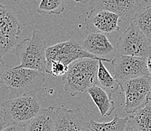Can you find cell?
Listing matches in <instances>:
<instances>
[{"label":"cell","mask_w":151,"mask_h":131,"mask_svg":"<svg viewBox=\"0 0 151 131\" xmlns=\"http://www.w3.org/2000/svg\"><path fill=\"white\" fill-rule=\"evenodd\" d=\"M126 131H137V130H135L133 129L132 127H130L129 125L128 124H127V127H126Z\"/></svg>","instance_id":"cell-26"},{"label":"cell","mask_w":151,"mask_h":131,"mask_svg":"<svg viewBox=\"0 0 151 131\" xmlns=\"http://www.w3.org/2000/svg\"><path fill=\"white\" fill-rule=\"evenodd\" d=\"M84 58L96 59L102 61L111 62V60L101 59L93 56L75 40L70 39L47 48L46 61H57L68 67L71 63Z\"/></svg>","instance_id":"cell-7"},{"label":"cell","mask_w":151,"mask_h":131,"mask_svg":"<svg viewBox=\"0 0 151 131\" xmlns=\"http://www.w3.org/2000/svg\"><path fill=\"white\" fill-rule=\"evenodd\" d=\"M86 93L92 98L98 107L101 117L110 116L115 109L114 103L111 100V95L98 85H93L87 90Z\"/></svg>","instance_id":"cell-15"},{"label":"cell","mask_w":151,"mask_h":131,"mask_svg":"<svg viewBox=\"0 0 151 131\" xmlns=\"http://www.w3.org/2000/svg\"><path fill=\"white\" fill-rule=\"evenodd\" d=\"M148 101L151 103V88H150V90L149 94H148Z\"/></svg>","instance_id":"cell-27"},{"label":"cell","mask_w":151,"mask_h":131,"mask_svg":"<svg viewBox=\"0 0 151 131\" xmlns=\"http://www.w3.org/2000/svg\"><path fill=\"white\" fill-rule=\"evenodd\" d=\"M21 33V27L13 12L0 4V59L14 48Z\"/></svg>","instance_id":"cell-9"},{"label":"cell","mask_w":151,"mask_h":131,"mask_svg":"<svg viewBox=\"0 0 151 131\" xmlns=\"http://www.w3.org/2000/svg\"><path fill=\"white\" fill-rule=\"evenodd\" d=\"M45 80V73L36 70L5 65L0 81L10 90L11 97L35 94Z\"/></svg>","instance_id":"cell-1"},{"label":"cell","mask_w":151,"mask_h":131,"mask_svg":"<svg viewBox=\"0 0 151 131\" xmlns=\"http://www.w3.org/2000/svg\"><path fill=\"white\" fill-rule=\"evenodd\" d=\"M75 1L77 2H80V3H88L93 0H75Z\"/></svg>","instance_id":"cell-25"},{"label":"cell","mask_w":151,"mask_h":131,"mask_svg":"<svg viewBox=\"0 0 151 131\" xmlns=\"http://www.w3.org/2000/svg\"><path fill=\"white\" fill-rule=\"evenodd\" d=\"M99 6V9H105L117 14L121 19L130 20L142 9L141 0H93Z\"/></svg>","instance_id":"cell-12"},{"label":"cell","mask_w":151,"mask_h":131,"mask_svg":"<svg viewBox=\"0 0 151 131\" xmlns=\"http://www.w3.org/2000/svg\"><path fill=\"white\" fill-rule=\"evenodd\" d=\"M128 124L137 131H151V103L138 109L128 117Z\"/></svg>","instance_id":"cell-16"},{"label":"cell","mask_w":151,"mask_h":131,"mask_svg":"<svg viewBox=\"0 0 151 131\" xmlns=\"http://www.w3.org/2000/svg\"><path fill=\"white\" fill-rule=\"evenodd\" d=\"M146 62V57L116 54L111 61L113 66L114 78L119 84L140 77L150 75Z\"/></svg>","instance_id":"cell-8"},{"label":"cell","mask_w":151,"mask_h":131,"mask_svg":"<svg viewBox=\"0 0 151 131\" xmlns=\"http://www.w3.org/2000/svg\"><path fill=\"white\" fill-rule=\"evenodd\" d=\"M0 116H2V109H1V107H0Z\"/></svg>","instance_id":"cell-29"},{"label":"cell","mask_w":151,"mask_h":131,"mask_svg":"<svg viewBox=\"0 0 151 131\" xmlns=\"http://www.w3.org/2000/svg\"><path fill=\"white\" fill-rule=\"evenodd\" d=\"M116 54L128 56L147 57L151 55L149 41L133 21L116 42Z\"/></svg>","instance_id":"cell-5"},{"label":"cell","mask_w":151,"mask_h":131,"mask_svg":"<svg viewBox=\"0 0 151 131\" xmlns=\"http://www.w3.org/2000/svg\"><path fill=\"white\" fill-rule=\"evenodd\" d=\"M132 21L139 27L147 37L151 46V5L141 9Z\"/></svg>","instance_id":"cell-19"},{"label":"cell","mask_w":151,"mask_h":131,"mask_svg":"<svg viewBox=\"0 0 151 131\" xmlns=\"http://www.w3.org/2000/svg\"><path fill=\"white\" fill-rule=\"evenodd\" d=\"M99 60L84 58L71 63L68 70L62 76L63 88L71 96L86 93L87 90L97 85Z\"/></svg>","instance_id":"cell-2"},{"label":"cell","mask_w":151,"mask_h":131,"mask_svg":"<svg viewBox=\"0 0 151 131\" xmlns=\"http://www.w3.org/2000/svg\"><path fill=\"white\" fill-rule=\"evenodd\" d=\"M5 65L6 64H5L3 61H2V59H0V75H1V73H2V70H3L4 68H5Z\"/></svg>","instance_id":"cell-24"},{"label":"cell","mask_w":151,"mask_h":131,"mask_svg":"<svg viewBox=\"0 0 151 131\" xmlns=\"http://www.w3.org/2000/svg\"><path fill=\"white\" fill-rule=\"evenodd\" d=\"M55 131H90L89 117L82 108L68 109L59 106L55 110Z\"/></svg>","instance_id":"cell-10"},{"label":"cell","mask_w":151,"mask_h":131,"mask_svg":"<svg viewBox=\"0 0 151 131\" xmlns=\"http://www.w3.org/2000/svg\"><path fill=\"white\" fill-rule=\"evenodd\" d=\"M147 68L148 72H149V74L151 75V55H150L149 56L147 57Z\"/></svg>","instance_id":"cell-22"},{"label":"cell","mask_w":151,"mask_h":131,"mask_svg":"<svg viewBox=\"0 0 151 131\" xmlns=\"http://www.w3.org/2000/svg\"><path fill=\"white\" fill-rule=\"evenodd\" d=\"M2 131H27L25 126L17 124H6Z\"/></svg>","instance_id":"cell-21"},{"label":"cell","mask_w":151,"mask_h":131,"mask_svg":"<svg viewBox=\"0 0 151 131\" xmlns=\"http://www.w3.org/2000/svg\"><path fill=\"white\" fill-rule=\"evenodd\" d=\"M143 1L146 3H148L149 5H151V0H143Z\"/></svg>","instance_id":"cell-28"},{"label":"cell","mask_w":151,"mask_h":131,"mask_svg":"<svg viewBox=\"0 0 151 131\" xmlns=\"http://www.w3.org/2000/svg\"><path fill=\"white\" fill-rule=\"evenodd\" d=\"M47 45L42 33L35 30L31 37L25 38L16 47L15 54L20 60V68L45 73Z\"/></svg>","instance_id":"cell-3"},{"label":"cell","mask_w":151,"mask_h":131,"mask_svg":"<svg viewBox=\"0 0 151 131\" xmlns=\"http://www.w3.org/2000/svg\"><path fill=\"white\" fill-rule=\"evenodd\" d=\"M66 0H42L37 9L38 14H61L65 11Z\"/></svg>","instance_id":"cell-20"},{"label":"cell","mask_w":151,"mask_h":131,"mask_svg":"<svg viewBox=\"0 0 151 131\" xmlns=\"http://www.w3.org/2000/svg\"><path fill=\"white\" fill-rule=\"evenodd\" d=\"M81 45L90 54L101 59L115 54L116 49L106 35L100 33H90L81 42Z\"/></svg>","instance_id":"cell-13"},{"label":"cell","mask_w":151,"mask_h":131,"mask_svg":"<svg viewBox=\"0 0 151 131\" xmlns=\"http://www.w3.org/2000/svg\"><path fill=\"white\" fill-rule=\"evenodd\" d=\"M56 114L55 108L41 109L36 116L31 120L25 126L27 131H55Z\"/></svg>","instance_id":"cell-14"},{"label":"cell","mask_w":151,"mask_h":131,"mask_svg":"<svg viewBox=\"0 0 151 131\" xmlns=\"http://www.w3.org/2000/svg\"><path fill=\"white\" fill-rule=\"evenodd\" d=\"M119 86L125 94V111L131 114L148 103L151 75L121 82L119 83Z\"/></svg>","instance_id":"cell-6"},{"label":"cell","mask_w":151,"mask_h":131,"mask_svg":"<svg viewBox=\"0 0 151 131\" xmlns=\"http://www.w3.org/2000/svg\"><path fill=\"white\" fill-rule=\"evenodd\" d=\"M128 124V117L120 118L115 114L109 122H96L90 119V131H126Z\"/></svg>","instance_id":"cell-17"},{"label":"cell","mask_w":151,"mask_h":131,"mask_svg":"<svg viewBox=\"0 0 151 131\" xmlns=\"http://www.w3.org/2000/svg\"><path fill=\"white\" fill-rule=\"evenodd\" d=\"M40 103L35 94L11 97L1 105L2 117L6 124L26 125L40 111Z\"/></svg>","instance_id":"cell-4"},{"label":"cell","mask_w":151,"mask_h":131,"mask_svg":"<svg viewBox=\"0 0 151 131\" xmlns=\"http://www.w3.org/2000/svg\"><path fill=\"white\" fill-rule=\"evenodd\" d=\"M102 60H99L98 71H97V85L106 91L112 94L120 88L117 81L111 75L106 67L104 66Z\"/></svg>","instance_id":"cell-18"},{"label":"cell","mask_w":151,"mask_h":131,"mask_svg":"<svg viewBox=\"0 0 151 131\" xmlns=\"http://www.w3.org/2000/svg\"><path fill=\"white\" fill-rule=\"evenodd\" d=\"M5 125H6V122L4 120L3 117L0 116V131L2 130V129H3Z\"/></svg>","instance_id":"cell-23"},{"label":"cell","mask_w":151,"mask_h":131,"mask_svg":"<svg viewBox=\"0 0 151 131\" xmlns=\"http://www.w3.org/2000/svg\"><path fill=\"white\" fill-rule=\"evenodd\" d=\"M120 18L117 14L113 12L93 8L87 14L86 24L90 33H111L120 30Z\"/></svg>","instance_id":"cell-11"}]
</instances>
